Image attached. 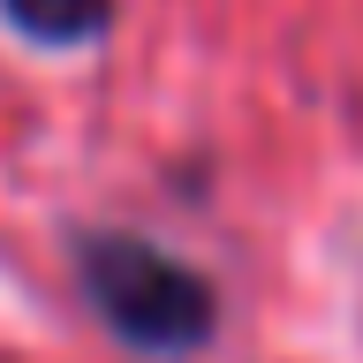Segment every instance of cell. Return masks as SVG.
I'll list each match as a JSON object with an SVG mask.
<instances>
[{"mask_svg": "<svg viewBox=\"0 0 363 363\" xmlns=\"http://www.w3.org/2000/svg\"><path fill=\"white\" fill-rule=\"evenodd\" d=\"M0 23L38 53H84L113 30V0H0Z\"/></svg>", "mask_w": 363, "mask_h": 363, "instance_id": "7a4b0ae2", "label": "cell"}, {"mask_svg": "<svg viewBox=\"0 0 363 363\" xmlns=\"http://www.w3.org/2000/svg\"><path fill=\"white\" fill-rule=\"evenodd\" d=\"M68 265H76V295L91 303V318L136 356L182 363V356H204L220 340L212 272H197L174 250H159L136 227H76L68 235Z\"/></svg>", "mask_w": 363, "mask_h": 363, "instance_id": "6da1fadb", "label": "cell"}]
</instances>
